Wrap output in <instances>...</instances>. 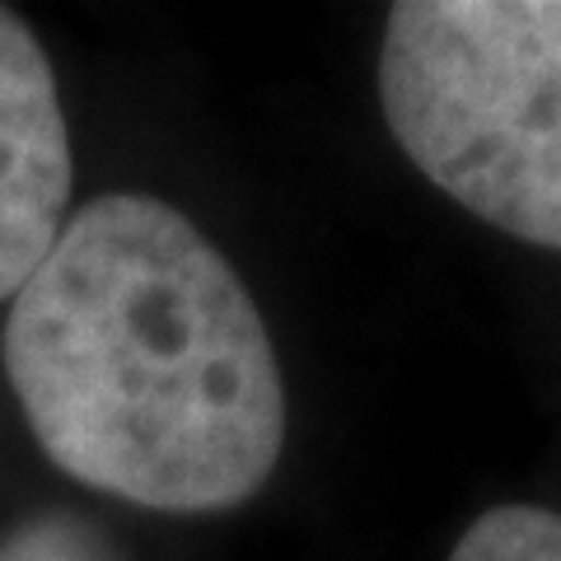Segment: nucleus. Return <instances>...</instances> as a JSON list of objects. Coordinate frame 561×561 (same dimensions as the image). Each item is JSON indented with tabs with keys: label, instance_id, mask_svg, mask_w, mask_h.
Listing matches in <instances>:
<instances>
[{
	"label": "nucleus",
	"instance_id": "1",
	"mask_svg": "<svg viewBox=\"0 0 561 561\" xmlns=\"http://www.w3.org/2000/svg\"><path fill=\"white\" fill-rule=\"evenodd\" d=\"M0 356L47 459L146 511L243 505L286 445L267 323L169 202L80 206L10 300Z\"/></svg>",
	"mask_w": 561,
	"mask_h": 561
},
{
	"label": "nucleus",
	"instance_id": "2",
	"mask_svg": "<svg viewBox=\"0 0 561 561\" xmlns=\"http://www.w3.org/2000/svg\"><path fill=\"white\" fill-rule=\"evenodd\" d=\"M379 103L445 197L561 253V0H402Z\"/></svg>",
	"mask_w": 561,
	"mask_h": 561
},
{
	"label": "nucleus",
	"instance_id": "3",
	"mask_svg": "<svg viewBox=\"0 0 561 561\" xmlns=\"http://www.w3.org/2000/svg\"><path fill=\"white\" fill-rule=\"evenodd\" d=\"M70 131L47 51L0 10V300H14L66 230Z\"/></svg>",
	"mask_w": 561,
	"mask_h": 561
},
{
	"label": "nucleus",
	"instance_id": "4",
	"mask_svg": "<svg viewBox=\"0 0 561 561\" xmlns=\"http://www.w3.org/2000/svg\"><path fill=\"white\" fill-rule=\"evenodd\" d=\"M449 561H561V515L542 505H496L468 524Z\"/></svg>",
	"mask_w": 561,
	"mask_h": 561
},
{
	"label": "nucleus",
	"instance_id": "5",
	"mask_svg": "<svg viewBox=\"0 0 561 561\" xmlns=\"http://www.w3.org/2000/svg\"><path fill=\"white\" fill-rule=\"evenodd\" d=\"M0 561H113L94 529L80 519H33L0 542Z\"/></svg>",
	"mask_w": 561,
	"mask_h": 561
}]
</instances>
